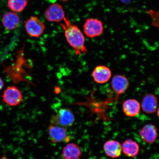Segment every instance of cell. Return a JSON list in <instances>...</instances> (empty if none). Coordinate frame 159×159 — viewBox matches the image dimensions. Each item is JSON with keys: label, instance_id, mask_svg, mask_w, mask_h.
I'll use <instances>...</instances> for the list:
<instances>
[{"label": "cell", "instance_id": "cell-10", "mask_svg": "<svg viewBox=\"0 0 159 159\" xmlns=\"http://www.w3.org/2000/svg\"><path fill=\"white\" fill-rule=\"evenodd\" d=\"M104 150L107 156L113 158H117L122 154V147L116 141H107L104 145Z\"/></svg>", "mask_w": 159, "mask_h": 159}, {"label": "cell", "instance_id": "cell-4", "mask_svg": "<svg viewBox=\"0 0 159 159\" xmlns=\"http://www.w3.org/2000/svg\"><path fill=\"white\" fill-rule=\"evenodd\" d=\"M2 97L4 102L12 107L18 106L23 100L22 93L14 85L8 87L5 89Z\"/></svg>", "mask_w": 159, "mask_h": 159}, {"label": "cell", "instance_id": "cell-17", "mask_svg": "<svg viewBox=\"0 0 159 159\" xmlns=\"http://www.w3.org/2000/svg\"><path fill=\"white\" fill-rule=\"evenodd\" d=\"M28 0H8V7L12 11L21 12L28 4Z\"/></svg>", "mask_w": 159, "mask_h": 159}, {"label": "cell", "instance_id": "cell-6", "mask_svg": "<svg viewBox=\"0 0 159 159\" xmlns=\"http://www.w3.org/2000/svg\"><path fill=\"white\" fill-rule=\"evenodd\" d=\"M48 134L53 143H67L70 140V138L67 134V129L65 127L50 124L48 128Z\"/></svg>", "mask_w": 159, "mask_h": 159}, {"label": "cell", "instance_id": "cell-8", "mask_svg": "<svg viewBox=\"0 0 159 159\" xmlns=\"http://www.w3.org/2000/svg\"><path fill=\"white\" fill-rule=\"evenodd\" d=\"M111 87L116 94V99L120 95L124 93L129 86L128 78L124 75H118L113 77L111 83Z\"/></svg>", "mask_w": 159, "mask_h": 159}, {"label": "cell", "instance_id": "cell-11", "mask_svg": "<svg viewBox=\"0 0 159 159\" xmlns=\"http://www.w3.org/2000/svg\"><path fill=\"white\" fill-rule=\"evenodd\" d=\"M124 114L129 117H134L140 112V104L136 99H130L124 101L122 105Z\"/></svg>", "mask_w": 159, "mask_h": 159}, {"label": "cell", "instance_id": "cell-13", "mask_svg": "<svg viewBox=\"0 0 159 159\" xmlns=\"http://www.w3.org/2000/svg\"><path fill=\"white\" fill-rule=\"evenodd\" d=\"M20 23L19 16L15 12H8L3 16L2 24L3 26L9 30H12L16 28Z\"/></svg>", "mask_w": 159, "mask_h": 159}, {"label": "cell", "instance_id": "cell-14", "mask_svg": "<svg viewBox=\"0 0 159 159\" xmlns=\"http://www.w3.org/2000/svg\"><path fill=\"white\" fill-rule=\"evenodd\" d=\"M140 135L144 142L148 143H153L157 137L156 127L152 124L146 125L141 129Z\"/></svg>", "mask_w": 159, "mask_h": 159}, {"label": "cell", "instance_id": "cell-3", "mask_svg": "<svg viewBox=\"0 0 159 159\" xmlns=\"http://www.w3.org/2000/svg\"><path fill=\"white\" fill-rule=\"evenodd\" d=\"M26 31L30 36L39 38L45 30V25L36 16H32L25 21Z\"/></svg>", "mask_w": 159, "mask_h": 159}, {"label": "cell", "instance_id": "cell-16", "mask_svg": "<svg viewBox=\"0 0 159 159\" xmlns=\"http://www.w3.org/2000/svg\"><path fill=\"white\" fill-rule=\"evenodd\" d=\"M122 151L127 156L134 158L136 157L139 152V146L137 143L131 139H127L123 143Z\"/></svg>", "mask_w": 159, "mask_h": 159}, {"label": "cell", "instance_id": "cell-19", "mask_svg": "<svg viewBox=\"0 0 159 159\" xmlns=\"http://www.w3.org/2000/svg\"><path fill=\"white\" fill-rule=\"evenodd\" d=\"M61 1H64V2H66V1H69V0H61Z\"/></svg>", "mask_w": 159, "mask_h": 159}, {"label": "cell", "instance_id": "cell-15", "mask_svg": "<svg viewBox=\"0 0 159 159\" xmlns=\"http://www.w3.org/2000/svg\"><path fill=\"white\" fill-rule=\"evenodd\" d=\"M62 154L64 159H80L81 153L80 148L76 144L70 143L63 148Z\"/></svg>", "mask_w": 159, "mask_h": 159}, {"label": "cell", "instance_id": "cell-5", "mask_svg": "<svg viewBox=\"0 0 159 159\" xmlns=\"http://www.w3.org/2000/svg\"><path fill=\"white\" fill-rule=\"evenodd\" d=\"M104 27L100 20L88 18L83 25V31L87 37L93 38L99 36L103 33Z\"/></svg>", "mask_w": 159, "mask_h": 159}, {"label": "cell", "instance_id": "cell-7", "mask_svg": "<svg viewBox=\"0 0 159 159\" xmlns=\"http://www.w3.org/2000/svg\"><path fill=\"white\" fill-rule=\"evenodd\" d=\"M45 16L48 20L51 22H60L65 17L63 7L57 3L50 5L46 10Z\"/></svg>", "mask_w": 159, "mask_h": 159}, {"label": "cell", "instance_id": "cell-18", "mask_svg": "<svg viewBox=\"0 0 159 159\" xmlns=\"http://www.w3.org/2000/svg\"><path fill=\"white\" fill-rule=\"evenodd\" d=\"M4 86L3 81L1 78L0 77V91H1L2 89H3Z\"/></svg>", "mask_w": 159, "mask_h": 159}, {"label": "cell", "instance_id": "cell-2", "mask_svg": "<svg viewBox=\"0 0 159 159\" xmlns=\"http://www.w3.org/2000/svg\"><path fill=\"white\" fill-rule=\"evenodd\" d=\"M75 122L74 114L70 109L67 108L59 109L50 119L51 124L66 128L72 126Z\"/></svg>", "mask_w": 159, "mask_h": 159}, {"label": "cell", "instance_id": "cell-1", "mask_svg": "<svg viewBox=\"0 0 159 159\" xmlns=\"http://www.w3.org/2000/svg\"><path fill=\"white\" fill-rule=\"evenodd\" d=\"M63 21L64 23L61 25L64 31L66 39L74 50L75 54H86L88 51L85 45V37L82 32L66 17L64 18Z\"/></svg>", "mask_w": 159, "mask_h": 159}, {"label": "cell", "instance_id": "cell-12", "mask_svg": "<svg viewBox=\"0 0 159 159\" xmlns=\"http://www.w3.org/2000/svg\"><path fill=\"white\" fill-rule=\"evenodd\" d=\"M158 106V99L154 94L145 95L143 99L142 107L144 112L148 114H152L156 112Z\"/></svg>", "mask_w": 159, "mask_h": 159}, {"label": "cell", "instance_id": "cell-9", "mask_svg": "<svg viewBox=\"0 0 159 159\" xmlns=\"http://www.w3.org/2000/svg\"><path fill=\"white\" fill-rule=\"evenodd\" d=\"M92 75L95 82L103 84L110 80L112 76V72L108 67L104 65H99L95 67Z\"/></svg>", "mask_w": 159, "mask_h": 159}]
</instances>
